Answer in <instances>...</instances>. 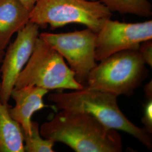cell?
Returning a JSON list of instances; mask_svg holds the SVG:
<instances>
[{
  "instance_id": "cell-18",
  "label": "cell",
  "mask_w": 152,
  "mask_h": 152,
  "mask_svg": "<svg viewBox=\"0 0 152 152\" xmlns=\"http://www.w3.org/2000/svg\"><path fill=\"white\" fill-rule=\"evenodd\" d=\"M5 50L0 49V68H1V65L2 64L4 55H5ZM0 75H1V69H0ZM1 80H0V91H1Z\"/></svg>"
},
{
  "instance_id": "cell-6",
  "label": "cell",
  "mask_w": 152,
  "mask_h": 152,
  "mask_svg": "<svg viewBox=\"0 0 152 152\" xmlns=\"http://www.w3.org/2000/svg\"><path fill=\"white\" fill-rule=\"evenodd\" d=\"M39 37L67 60L75 74L77 81L83 85L89 73L97 65L95 59L96 33L87 28L71 32L42 33Z\"/></svg>"
},
{
  "instance_id": "cell-3",
  "label": "cell",
  "mask_w": 152,
  "mask_h": 152,
  "mask_svg": "<svg viewBox=\"0 0 152 152\" xmlns=\"http://www.w3.org/2000/svg\"><path fill=\"white\" fill-rule=\"evenodd\" d=\"M100 61L89 73L84 87L116 96L130 95L146 77L145 63L138 49L122 50Z\"/></svg>"
},
{
  "instance_id": "cell-11",
  "label": "cell",
  "mask_w": 152,
  "mask_h": 152,
  "mask_svg": "<svg viewBox=\"0 0 152 152\" xmlns=\"http://www.w3.org/2000/svg\"><path fill=\"white\" fill-rule=\"evenodd\" d=\"M10 107L0 100V152H24L22 126L12 118Z\"/></svg>"
},
{
  "instance_id": "cell-17",
  "label": "cell",
  "mask_w": 152,
  "mask_h": 152,
  "mask_svg": "<svg viewBox=\"0 0 152 152\" xmlns=\"http://www.w3.org/2000/svg\"><path fill=\"white\" fill-rule=\"evenodd\" d=\"M144 91L145 92V96L149 100H152V81L150 82L145 86Z\"/></svg>"
},
{
  "instance_id": "cell-10",
  "label": "cell",
  "mask_w": 152,
  "mask_h": 152,
  "mask_svg": "<svg viewBox=\"0 0 152 152\" xmlns=\"http://www.w3.org/2000/svg\"><path fill=\"white\" fill-rule=\"evenodd\" d=\"M30 11L18 0H0V49L5 50L12 35L27 24Z\"/></svg>"
},
{
  "instance_id": "cell-7",
  "label": "cell",
  "mask_w": 152,
  "mask_h": 152,
  "mask_svg": "<svg viewBox=\"0 0 152 152\" xmlns=\"http://www.w3.org/2000/svg\"><path fill=\"white\" fill-rule=\"evenodd\" d=\"M152 39V20L129 23L110 18L96 33L95 59L101 61L122 50L139 49L141 42Z\"/></svg>"
},
{
  "instance_id": "cell-9",
  "label": "cell",
  "mask_w": 152,
  "mask_h": 152,
  "mask_svg": "<svg viewBox=\"0 0 152 152\" xmlns=\"http://www.w3.org/2000/svg\"><path fill=\"white\" fill-rule=\"evenodd\" d=\"M49 90L36 86H27L14 88L11 98L15 102L14 107H10L9 112L12 118L22 126L23 132L31 134V118L33 114L47 106L44 103L43 98Z\"/></svg>"
},
{
  "instance_id": "cell-15",
  "label": "cell",
  "mask_w": 152,
  "mask_h": 152,
  "mask_svg": "<svg viewBox=\"0 0 152 152\" xmlns=\"http://www.w3.org/2000/svg\"><path fill=\"white\" fill-rule=\"evenodd\" d=\"M145 126L144 129L149 134L152 133V100H149L144 108V115L141 120Z\"/></svg>"
},
{
  "instance_id": "cell-5",
  "label": "cell",
  "mask_w": 152,
  "mask_h": 152,
  "mask_svg": "<svg viewBox=\"0 0 152 152\" xmlns=\"http://www.w3.org/2000/svg\"><path fill=\"white\" fill-rule=\"evenodd\" d=\"M112 12L99 0H39L30 12V22L53 30L69 24L84 25L98 33Z\"/></svg>"
},
{
  "instance_id": "cell-4",
  "label": "cell",
  "mask_w": 152,
  "mask_h": 152,
  "mask_svg": "<svg viewBox=\"0 0 152 152\" xmlns=\"http://www.w3.org/2000/svg\"><path fill=\"white\" fill-rule=\"evenodd\" d=\"M36 86L50 90H81L75 74L61 55L38 37L32 54L19 74L14 88Z\"/></svg>"
},
{
  "instance_id": "cell-1",
  "label": "cell",
  "mask_w": 152,
  "mask_h": 152,
  "mask_svg": "<svg viewBox=\"0 0 152 152\" xmlns=\"http://www.w3.org/2000/svg\"><path fill=\"white\" fill-rule=\"evenodd\" d=\"M42 137L63 142L77 152H120L119 133L90 114L61 110L40 127Z\"/></svg>"
},
{
  "instance_id": "cell-12",
  "label": "cell",
  "mask_w": 152,
  "mask_h": 152,
  "mask_svg": "<svg viewBox=\"0 0 152 152\" xmlns=\"http://www.w3.org/2000/svg\"><path fill=\"white\" fill-rule=\"evenodd\" d=\"M110 11L121 14H131L149 17L152 14V6L148 0H99Z\"/></svg>"
},
{
  "instance_id": "cell-14",
  "label": "cell",
  "mask_w": 152,
  "mask_h": 152,
  "mask_svg": "<svg viewBox=\"0 0 152 152\" xmlns=\"http://www.w3.org/2000/svg\"><path fill=\"white\" fill-rule=\"evenodd\" d=\"M139 51L144 60L145 64L151 67L152 66V39L145 41L140 44Z\"/></svg>"
},
{
  "instance_id": "cell-8",
  "label": "cell",
  "mask_w": 152,
  "mask_h": 152,
  "mask_svg": "<svg viewBox=\"0 0 152 152\" xmlns=\"http://www.w3.org/2000/svg\"><path fill=\"white\" fill-rule=\"evenodd\" d=\"M39 28L37 24L29 21L17 32L14 41L7 46L0 68V100L2 103H8L11 98L16 80L32 54Z\"/></svg>"
},
{
  "instance_id": "cell-13",
  "label": "cell",
  "mask_w": 152,
  "mask_h": 152,
  "mask_svg": "<svg viewBox=\"0 0 152 152\" xmlns=\"http://www.w3.org/2000/svg\"><path fill=\"white\" fill-rule=\"evenodd\" d=\"M23 136L24 152H54L53 150L54 142L42 137L39 132V125L37 122L32 121L31 135H27L23 132Z\"/></svg>"
},
{
  "instance_id": "cell-16",
  "label": "cell",
  "mask_w": 152,
  "mask_h": 152,
  "mask_svg": "<svg viewBox=\"0 0 152 152\" xmlns=\"http://www.w3.org/2000/svg\"><path fill=\"white\" fill-rule=\"evenodd\" d=\"M29 11H31L39 0H18Z\"/></svg>"
},
{
  "instance_id": "cell-2",
  "label": "cell",
  "mask_w": 152,
  "mask_h": 152,
  "mask_svg": "<svg viewBox=\"0 0 152 152\" xmlns=\"http://www.w3.org/2000/svg\"><path fill=\"white\" fill-rule=\"evenodd\" d=\"M115 95L84 87L71 92L50 94L48 100L60 110L90 114L109 128L126 132L152 149V137L133 124L119 108Z\"/></svg>"
}]
</instances>
